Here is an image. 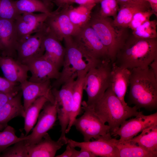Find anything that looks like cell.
Listing matches in <instances>:
<instances>
[{"label":"cell","mask_w":157,"mask_h":157,"mask_svg":"<svg viewBox=\"0 0 157 157\" xmlns=\"http://www.w3.org/2000/svg\"><path fill=\"white\" fill-rule=\"evenodd\" d=\"M97 157L92 152L86 149H81L78 151L74 148L72 157Z\"/></svg>","instance_id":"cell-39"},{"label":"cell","mask_w":157,"mask_h":157,"mask_svg":"<svg viewBox=\"0 0 157 157\" xmlns=\"http://www.w3.org/2000/svg\"><path fill=\"white\" fill-rule=\"evenodd\" d=\"M129 98L138 109L157 108V78L149 67L130 69Z\"/></svg>","instance_id":"cell-2"},{"label":"cell","mask_w":157,"mask_h":157,"mask_svg":"<svg viewBox=\"0 0 157 157\" xmlns=\"http://www.w3.org/2000/svg\"><path fill=\"white\" fill-rule=\"evenodd\" d=\"M48 101V99L45 97H42L37 99L25 111L24 117V129L25 131V136H27L35 124L40 113L44 105Z\"/></svg>","instance_id":"cell-28"},{"label":"cell","mask_w":157,"mask_h":157,"mask_svg":"<svg viewBox=\"0 0 157 157\" xmlns=\"http://www.w3.org/2000/svg\"><path fill=\"white\" fill-rule=\"evenodd\" d=\"M119 5L128 3H144L147 1L146 0H117Z\"/></svg>","instance_id":"cell-44"},{"label":"cell","mask_w":157,"mask_h":157,"mask_svg":"<svg viewBox=\"0 0 157 157\" xmlns=\"http://www.w3.org/2000/svg\"><path fill=\"white\" fill-rule=\"evenodd\" d=\"M157 58V38H142L132 34L117 52L113 63L129 69H144Z\"/></svg>","instance_id":"cell-1"},{"label":"cell","mask_w":157,"mask_h":157,"mask_svg":"<svg viewBox=\"0 0 157 157\" xmlns=\"http://www.w3.org/2000/svg\"><path fill=\"white\" fill-rule=\"evenodd\" d=\"M111 62H105L91 67L85 77L84 90L86 92L88 106H93L103 97L109 87Z\"/></svg>","instance_id":"cell-6"},{"label":"cell","mask_w":157,"mask_h":157,"mask_svg":"<svg viewBox=\"0 0 157 157\" xmlns=\"http://www.w3.org/2000/svg\"><path fill=\"white\" fill-rule=\"evenodd\" d=\"M68 6V4L64 5L51 11L44 22L51 32L61 41L65 38L74 35L80 29L69 19L67 13Z\"/></svg>","instance_id":"cell-10"},{"label":"cell","mask_w":157,"mask_h":157,"mask_svg":"<svg viewBox=\"0 0 157 157\" xmlns=\"http://www.w3.org/2000/svg\"><path fill=\"white\" fill-rule=\"evenodd\" d=\"M26 39L18 41L16 47L17 59L23 63L31 59L42 56L44 52L42 36L44 26Z\"/></svg>","instance_id":"cell-13"},{"label":"cell","mask_w":157,"mask_h":157,"mask_svg":"<svg viewBox=\"0 0 157 157\" xmlns=\"http://www.w3.org/2000/svg\"><path fill=\"white\" fill-rule=\"evenodd\" d=\"M130 141L146 150L157 153V124L147 128Z\"/></svg>","instance_id":"cell-27"},{"label":"cell","mask_w":157,"mask_h":157,"mask_svg":"<svg viewBox=\"0 0 157 157\" xmlns=\"http://www.w3.org/2000/svg\"><path fill=\"white\" fill-rule=\"evenodd\" d=\"M23 64L31 73L29 81L35 83H42L51 79L59 78L60 72L50 61L41 56L31 59Z\"/></svg>","instance_id":"cell-14"},{"label":"cell","mask_w":157,"mask_h":157,"mask_svg":"<svg viewBox=\"0 0 157 157\" xmlns=\"http://www.w3.org/2000/svg\"><path fill=\"white\" fill-rule=\"evenodd\" d=\"M49 14L25 13L19 15L14 21L18 42L26 39L39 31Z\"/></svg>","instance_id":"cell-16"},{"label":"cell","mask_w":157,"mask_h":157,"mask_svg":"<svg viewBox=\"0 0 157 157\" xmlns=\"http://www.w3.org/2000/svg\"><path fill=\"white\" fill-rule=\"evenodd\" d=\"M21 90L0 109V130L2 131L12 119L17 116L24 117L25 112L21 102Z\"/></svg>","instance_id":"cell-24"},{"label":"cell","mask_w":157,"mask_h":157,"mask_svg":"<svg viewBox=\"0 0 157 157\" xmlns=\"http://www.w3.org/2000/svg\"><path fill=\"white\" fill-rule=\"evenodd\" d=\"M117 140L97 139L92 141L78 142L67 138V144L74 147L86 149L96 156L102 157H119V151L116 143Z\"/></svg>","instance_id":"cell-17"},{"label":"cell","mask_w":157,"mask_h":157,"mask_svg":"<svg viewBox=\"0 0 157 157\" xmlns=\"http://www.w3.org/2000/svg\"><path fill=\"white\" fill-rule=\"evenodd\" d=\"M19 83L0 77V92L14 96L21 90Z\"/></svg>","instance_id":"cell-37"},{"label":"cell","mask_w":157,"mask_h":157,"mask_svg":"<svg viewBox=\"0 0 157 157\" xmlns=\"http://www.w3.org/2000/svg\"><path fill=\"white\" fill-rule=\"evenodd\" d=\"M67 144L65 151L61 154L56 156V157H72L74 149L75 148L68 144Z\"/></svg>","instance_id":"cell-41"},{"label":"cell","mask_w":157,"mask_h":157,"mask_svg":"<svg viewBox=\"0 0 157 157\" xmlns=\"http://www.w3.org/2000/svg\"><path fill=\"white\" fill-rule=\"evenodd\" d=\"M38 116V122L31 133L26 136L28 145L37 143L54 125L57 117L56 105L48 101L44 105Z\"/></svg>","instance_id":"cell-12"},{"label":"cell","mask_w":157,"mask_h":157,"mask_svg":"<svg viewBox=\"0 0 157 157\" xmlns=\"http://www.w3.org/2000/svg\"><path fill=\"white\" fill-rule=\"evenodd\" d=\"M14 0H0V17L15 21L20 15L16 10Z\"/></svg>","instance_id":"cell-34"},{"label":"cell","mask_w":157,"mask_h":157,"mask_svg":"<svg viewBox=\"0 0 157 157\" xmlns=\"http://www.w3.org/2000/svg\"><path fill=\"white\" fill-rule=\"evenodd\" d=\"M149 3L154 14L157 16V0H146Z\"/></svg>","instance_id":"cell-42"},{"label":"cell","mask_w":157,"mask_h":157,"mask_svg":"<svg viewBox=\"0 0 157 157\" xmlns=\"http://www.w3.org/2000/svg\"><path fill=\"white\" fill-rule=\"evenodd\" d=\"M14 4L20 15L25 13L39 12L50 14L51 11L42 0H17Z\"/></svg>","instance_id":"cell-30"},{"label":"cell","mask_w":157,"mask_h":157,"mask_svg":"<svg viewBox=\"0 0 157 157\" xmlns=\"http://www.w3.org/2000/svg\"><path fill=\"white\" fill-rule=\"evenodd\" d=\"M154 14L151 9L136 12L133 15L128 28L132 31L146 21L149 20L151 16Z\"/></svg>","instance_id":"cell-36"},{"label":"cell","mask_w":157,"mask_h":157,"mask_svg":"<svg viewBox=\"0 0 157 157\" xmlns=\"http://www.w3.org/2000/svg\"><path fill=\"white\" fill-rule=\"evenodd\" d=\"M91 107L104 123H108L111 135L127 119L136 117L142 112L137 111L135 106L131 107L124 105L110 87L102 97Z\"/></svg>","instance_id":"cell-3"},{"label":"cell","mask_w":157,"mask_h":157,"mask_svg":"<svg viewBox=\"0 0 157 157\" xmlns=\"http://www.w3.org/2000/svg\"><path fill=\"white\" fill-rule=\"evenodd\" d=\"M18 39L14 20L0 17V51L1 55L17 56Z\"/></svg>","instance_id":"cell-19"},{"label":"cell","mask_w":157,"mask_h":157,"mask_svg":"<svg viewBox=\"0 0 157 157\" xmlns=\"http://www.w3.org/2000/svg\"><path fill=\"white\" fill-rule=\"evenodd\" d=\"M156 20H147L133 31L135 36L144 39L157 38Z\"/></svg>","instance_id":"cell-31"},{"label":"cell","mask_w":157,"mask_h":157,"mask_svg":"<svg viewBox=\"0 0 157 157\" xmlns=\"http://www.w3.org/2000/svg\"><path fill=\"white\" fill-rule=\"evenodd\" d=\"M42 41L44 49L43 56L59 70L63 64L65 49L61 41L51 32L45 23Z\"/></svg>","instance_id":"cell-18"},{"label":"cell","mask_w":157,"mask_h":157,"mask_svg":"<svg viewBox=\"0 0 157 157\" xmlns=\"http://www.w3.org/2000/svg\"><path fill=\"white\" fill-rule=\"evenodd\" d=\"M101 0H57L53 2L58 7L65 4L76 3L79 5L88 4H96L100 3Z\"/></svg>","instance_id":"cell-38"},{"label":"cell","mask_w":157,"mask_h":157,"mask_svg":"<svg viewBox=\"0 0 157 157\" xmlns=\"http://www.w3.org/2000/svg\"><path fill=\"white\" fill-rule=\"evenodd\" d=\"M26 138L25 136L17 137L15 129L8 125L3 131L0 132V154L11 145Z\"/></svg>","instance_id":"cell-32"},{"label":"cell","mask_w":157,"mask_h":157,"mask_svg":"<svg viewBox=\"0 0 157 157\" xmlns=\"http://www.w3.org/2000/svg\"><path fill=\"white\" fill-rule=\"evenodd\" d=\"M116 146L119 151V157H157V153L148 151L130 141L122 142L117 140Z\"/></svg>","instance_id":"cell-29"},{"label":"cell","mask_w":157,"mask_h":157,"mask_svg":"<svg viewBox=\"0 0 157 157\" xmlns=\"http://www.w3.org/2000/svg\"><path fill=\"white\" fill-rule=\"evenodd\" d=\"M46 6L51 11L52 8V3L49 0H42Z\"/></svg>","instance_id":"cell-45"},{"label":"cell","mask_w":157,"mask_h":157,"mask_svg":"<svg viewBox=\"0 0 157 157\" xmlns=\"http://www.w3.org/2000/svg\"><path fill=\"white\" fill-rule=\"evenodd\" d=\"M88 24L94 29L107 50L112 63L117 53L128 36L127 28H118L109 17L101 16L99 13H92Z\"/></svg>","instance_id":"cell-4"},{"label":"cell","mask_w":157,"mask_h":157,"mask_svg":"<svg viewBox=\"0 0 157 157\" xmlns=\"http://www.w3.org/2000/svg\"><path fill=\"white\" fill-rule=\"evenodd\" d=\"M65 54L63 68L58 79L51 85L52 88H58L72 78H76L78 74L99 64L87 59L74 42L72 36L65 38Z\"/></svg>","instance_id":"cell-5"},{"label":"cell","mask_w":157,"mask_h":157,"mask_svg":"<svg viewBox=\"0 0 157 157\" xmlns=\"http://www.w3.org/2000/svg\"><path fill=\"white\" fill-rule=\"evenodd\" d=\"M135 117L124 121L112 135L119 136L120 142H127L145 129L157 124V112L145 115L142 112Z\"/></svg>","instance_id":"cell-11"},{"label":"cell","mask_w":157,"mask_h":157,"mask_svg":"<svg viewBox=\"0 0 157 157\" xmlns=\"http://www.w3.org/2000/svg\"><path fill=\"white\" fill-rule=\"evenodd\" d=\"M149 67L153 72L156 78H157V58L151 62L149 64Z\"/></svg>","instance_id":"cell-43"},{"label":"cell","mask_w":157,"mask_h":157,"mask_svg":"<svg viewBox=\"0 0 157 157\" xmlns=\"http://www.w3.org/2000/svg\"><path fill=\"white\" fill-rule=\"evenodd\" d=\"M99 14L104 17L112 16L114 19L118 11L119 6L117 0H101Z\"/></svg>","instance_id":"cell-35"},{"label":"cell","mask_w":157,"mask_h":157,"mask_svg":"<svg viewBox=\"0 0 157 157\" xmlns=\"http://www.w3.org/2000/svg\"><path fill=\"white\" fill-rule=\"evenodd\" d=\"M0 68L4 77L11 81L20 84L27 80V66L12 57L0 55Z\"/></svg>","instance_id":"cell-20"},{"label":"cell","mask_w":157,"mask_h":157,"mask_svg":"<svg viewBox=\"0 0 157 157\" xmlns=\"http://www.w3.org/2000/svg\"><path fill=\"white\" fill-rule=\"evenodd\" d=\"M64 144L61 140H52L47 133L39 142L28 146V157H55L57 151Z\"/></svg>","instance_id":"cell-22"},{"label":"cell","mask_w":157,"mask_h":157,"mask_svg":"<svg viewBox=\"0 0 157 157\" xmlns=\"http://www.w3.org/2000/svg\"><path fill=\"white\" fill-rule=\"evenodd\" d=\"M68 4L67 13L72 23L80 29L88 24L90 19L92 10L96 4L79 5L73 8Z\"/></svg>","instance_id":"cell-26"},{"label":"cell","mask_w":157,"mask_h":157,"mask_svg":"<svg viewBox=\"0 0 157 157\" xmlns=\"http://www.w3.org/2000/svg\"><path fill=\"white\" fill-rule=\"evenodd\" d=\"M51 2H53L54 1L57 0H49Z\"/></svg>","instance_id":"cell-46"},{"label":"cell","mask_w":157,"mask_h":157,"mask_svg":"<svg viewBox=\"0 0 157 157\" xmlns=\"http://www.w3.org/2000/svg\"><path fill=\"white\" fill-rule=\"evenodd\" d=\"M72 37L76 44L88 60L97 63L111 62L107 49L88 24Z\"/></svg>","instance_id":"cell-7"},{"label":"cell","mask_w":157,"mask_h":157,"mask_svg":"<svg viewBox=\"0 0 157 157\" xmlns=\"http://www.w3.org/2000/svg\"><path fill=\"white\" fill-rule=\"evenodd\" d=\"M75 78H72L63 84L60 89L52 88V92L56 105L57 118L61 128L59 140L67 144L66 131L68 125L72 108V94Z\"/></svg>","instance_id":"cell-9"},{"label":"cell","mask_w":157,"mask_h":157,"mask_svg":"<svg viewBox=\"0 0 157 157\" xmlns=\"http://www.w3.org/2000/svg\"><path fill=\"white\" fill-rule=\"evenodd\" d=\"M131 71L112 64L109 87L124 105H127L124 97L129 85Z\"/></svg>","instance_id":"cell-21"},{"label":"cell","mask_w":157,"mask_h":157,"mask_svg":"<svg viewBox=\"0 0 157 157\" xmlns=\"http://www.w3.org/2000/svg\"><path fill=\"white\" fill-rule=\"evenodd\" d=\"M20 87L23 98L25 112L35 101L42 97H45L50 102L55 103L50 80L39 83L26 80L20 83Z\"/></svg>","instance_id":"cell-15"},{"label":"cell","mask_w":157,"mask_h":157,"mask_svg":"<svg viewBox=\"0 0 157 157\" xmlns=\"http://www.w3.org/2000/svg\"><path fill=\"white\" fill-rule=\"evenodd\" d=\"M117 14L113 20L116 26L127 28L134 15L137 12L151 9L148 2L144 3H128L119 5Z\"/></svg>","instance_id":"cell-23"},{"label":"cell","mask_w":157,"mask_h":157,"mask_svg":"<svg viewBox=\"0 0 157 157\" xmlns=\"http://www.w3.org/2000/svg\"><path fill=\"white\" fill-rule=\"evenodd\" d=\"M81 108L83 114L76 118L73 126L82 135L84 141L88 142L94 138L109 139L112 138L110 127L105 124L95 114L92 108L88 106L85 101H82Z\"/></svg>","instance_id":"cell-8"},{"label":"cell","mask_w":157,"mask_h":157,"mask_svg":"<svg viewBox=\"0 0 157 157\" xmlns=\"http://www.w3.org/2000/svg\"><path fill=\"white\" fill-rule=\"evenodd\" d=\"M89 69H87L78 73L75 80L72 91V110L66 133L69 132L74 121L81 112L85 78Z\"/></svg>","instance_id":"cell-25"},{"label":"cell","mask_w":157,"mask_h":157,"mask_svg":"<svg viewBox=\"0 0 157 157\" xmlns=\"http://www.w3.org/2000/svg\"><path fill=\"white\" fill-rule=\"evenodd\" d=\"M14 97L0 92V109Z\"/></svg>","instance_id":"cell-40"},{"label":"cell","mask_w":157,"mask_h":157,"mask_svg":"<svg viewBox=\"0 0 157 157\" xmlns=\"http://www.w3.org/2000/svg\"><path fill=\"white\" fill-rule=\"evenodd\" d=\"M26 139L19 141L15 143L13 147L6 149L0 154V157H28V145L26 142Z\"/></svg>","instance_id":"cell-33"}]
</instances>
